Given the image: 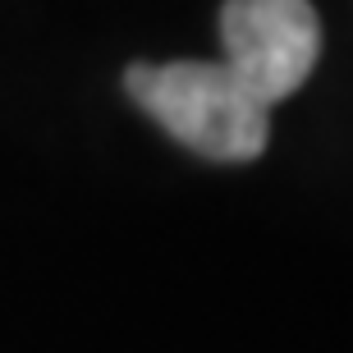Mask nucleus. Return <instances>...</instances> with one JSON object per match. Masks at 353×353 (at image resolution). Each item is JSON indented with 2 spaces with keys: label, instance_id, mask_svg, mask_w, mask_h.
Listing matches in <instances>:
<instances>
[{
  "label": "nucleus",
  "instance_id": "f257e3e1",
  "mask_svg": "<svg viewBox=\"0 0 353 353\" xmlns=\"http://www.w3.org/2000/svg\"><path fill=\"white\" fill-rule=\"evenodd\" d=\"M124 92L170 138L207 161H257L271 143V110L211 60L129 65Z\"/></svg>",
  "mask_w": 353,
  "mask_h": 353
},
{
  "label": "nucleus",
  "instance_id": "f03ea898",
  "mask_svg": "<svg viewBox=\"0 0 353 353\" xmlns=\"http://www.w3.org/2000/svg\"><path fill=\"white\" fill-rule=\"evenodd\" d=\"M221 65L271 110L312 79L321 55V19L312 0H225Z\"/></svg>",
  "mask_w": 353,
  "mask_h": 353
}]
</instances>
